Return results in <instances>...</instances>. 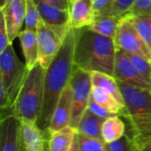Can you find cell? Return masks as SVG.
I'll return each instance as SVG.
<instances>
[{
  "mask_svg": "<svg viewBox=\"0 0 151 151\" xmlns=\"http://www.w3.org/2000/svg\"><path fill=\"white\" fill-rule=\"evenodd\" d=\"M132 136L134 138L146 142L148 144L151 145V134H142V133H133L132 132Z\"/></svg>",
  "mask_w": 151,
  "mask_h": 151,
  "instance_id": "36",
  "label": "cell"
},
{
  "mask_svg": "<svg viewBox=\"0 0 151 151\" xmlns=\"http://www.w3.org/2000/svg\"><path fill=\"white\" fill-rule=\"evenodd\" d=\"M1 13L4 19L9 40L12 43L14 39L19 37L25 23L26 0H10L1 10Z\"/></svg>",
  "mask_w": 151,
  "mask_h": 151,
  "instance_id": "11",
  "label": "cell"
},
{
  "mask_svg": "<svg viewBox=\"0 0 151 151\" xmlns=\"http://www.w3.org/2000/svg\"><path fill=\"white\" fill-rule=\"evenodd\" d=\"M134 141L129 134L111 142L105 143V151H133Z\"/></svg>",
  "mask_w": 151,
  "mask_h": 151,
  "instance_id": "27",
  "label": "cell"
},
{
  "mask_svg": "<svg viewBox=\"0 0 151 151\" xmlns=\"http://www.w3.org/2000/svg\"><path fill=\"white\" fill-rule=\"evenodd\" d=\"M0 151H20L19 121L12 114L1 118Z\"/></svg>",
  "mask_w": 151,
  "mask_h": 151,
  "instance_id": "14",
  "label": "cell"
},
{
  "mask_svg": "<svg viewBox=\"0 0 151 151\" xmlns=\"http://www.w3.org/2000/svg\"><path fill=\"white\" fill-rule=\"evenodd\" d=\"M45 134H47L48 151H70L77 134V130L68 127L59 131H49Z\"/></svg>",
  "mask_w": 151,
  "mask_h": 151,
  "instance_id": "16",
  "label": "cell"
},
{
  "mask_svg": "<svg viewBox=\"0 0 151 151\" xmlns=\"http://www.w3.org/2000/svg\"><path fill=\"white\" fill-rule=\"evenodd\" d=\"M11 43L12 42L9 40L7 29L4 23V19L1 13L0 14V52L4 50V49Z\"/></svg>",
  "mask_w": 151,
  "mask_h": 151,
  "instance_id": "33",
  "label": "cell"
},
{
  "mask_svg": "<svg viewBox=\"0 0 151 151\" xmlns=\"http://www.w3.org/2000/svg\"><path fill=\"white\" fill-rule=\"evenodd\" d=\"M93 0H75L70 4V25L73 29L88 27L94 18Z\"/></svg>",
  "mask_w": 151,
  "mask_h": 151,
  "instance_id": "15",
  "label": "cell"
},
{
  "mask_svg": "<svg viewBox=\"0 0 151 151\" xmlns=\"http://www.w3.org/2000/svg\"><path fill=\"white\" fill-rule=\"evenodd\" d=\"M127 15L132 17L151 16V0H134Z\"/></svg>",
  "mask_w": 151,
  "mask_h": 151,
  "instance_id": "29",
  "label": "cell"
},
{
  "mask_svg": "<svg viewBox=\"0 0 151 151\" xmlns=\"http://www.w3.org/2000/svg\"><path fill=\"white\" fill-rule=\"evenodd\" d=\"M43 3H47L52 5H55L57 7L65 9V10H70V2L69 0H39Z\"/></svg>",
  "mask_w": 151,
  "mask_h": 151,
  "instance_id": "35",
  "label": "cell"
},
{
  "mask_svg": "<svg viewBox=\"0 0 151 151\" xmlns=\"http://www.w3.org/2000/svg\"><path fill=\"white\" fill-rule=\"evenodd\" d=\"M25 64L28 70L38 63V41L36 30L23 29L19 35Z\"/></svg>",
  "mask_w": 151,
  "mask_h": 151,
  "instance_id": "17",
  "label": "cell"
},
{
  "mask_svg": "<svg viewBox=\"0 0 151 151\" xmlns=\"http://www.w3.org/2000/svg\"><path fill=\"white\" fill-rule=\"evenodd\" d=\"M41 20V15L35 0H26V16L24 29L36 30Z\"/></svg>",
  "mask_w": 151,
  "mask_h": 151,
  "instance_id": "23",
  "label": "cell"
},
{
  "mask_svg": "<svg viewBox=\"0 0 151 151\" xmlns=\"http://www.w3.org/2000/svg\"><path fill=\"white\" fill-rule=\"evenodd\" d=\"M46 69L37 63L26 80L12 107V115L19 122L37 123L41 112Z\"/></svg>",
  "mask_w": 151,
  "mask_h": 151,
  "instance_id": "3",
  "label": "cell"
},
{
  "mask_svg": "<svg viewBox=\"0 0 151 151\" xmlns=\"http://www.w3.org/2000/svg\"><path fill=\"white\" fill-rule=\"evenodd\" d=\"M91 98L98 104L100 106L110 111L111 113L119 115L123 107L119 104V102L105 89L100 87H92L91 91Z\"/></svg>",
  "mask_w": 151,
  "mask_h": 151,
  "instance_id": "22",
  "label": "cell"
},
{
  "mask_svg": "<svg viewBox=\"0 0 151 151\" xmlns=\"http://www.w3.org/2000/svg\"><path fill=\"white\" fill-rule=\"evenodd\" d=\"M70 151H80V149H79V142H78V132H77L76 136H75V139H74L73 147H72V149H71Z\"/></svg>",
  "mask_w": 151,
  "mask_h": 151,
  "instance_id": "37",
  "label": "cell"
},
{
  "mask_svg": "<svg viewBox=\"0 0 151 151\" xmlns=\"http://www.w3.org/2000/svg\"><path fill=\"white\" fill-rule=\"evenodd\" d=\"M115 0H93L95 14H109Z\"/></svg>",
  "mask_w": 151,
  "mask_h": 151,
  "instance_id": "31",
  "label": "cell"
},
{
  "mask_svg": "<svg viewBox=\"0 0 151 151\" xmlns=\"http://www.w3.org/2000/svg\"><path fill=\"white\" fill-rule=\"evenodd\" d=\"M133 133L151 134V117L135 120H128Z\"/></svg>",
  "mask_w": 151,
  "mask_h": 151,
  "instance_id": "30",
  "label": "cell"
},
{
  "mask_svg": "<svg viewBox=\"0 0 151 151\" xmlns=\"http://www.w3.org/2000/svg\"><path fill=\"white\" fill-rule=\"evenodd\" d=\"M116 47L114 41L90 30L88 27L76 29L74 65L89 73L114 74Z\"/></svg>",
  "mask_w": 151,
  "mask_h": 151,
  "instance_id": "2",
  "label": "cell"
},
{
  "mask_svg": "<svg viewBox=\"0 0 151 151\" xmlns=\"http://www.w3.org/2000/svg\"><path fill=\"white\" fill-rule=\"evenodd\" d=\"M37 123L19 122V150L46 151V137Z\"/></svg>",
  "mask_w": 151,
  "mask_h": 151,
  "instance_id": "13",
  "label": "cell"
},
{
  "mask_svg": "<svg viewBox=\"0 0 151 151\" xmlns=\"http://www.w3.org/2000/svg\"><path fill=\"white\" fill-rule=\"evenodd\" d=\"M113 41L117 50L142 56L151 62V50L140 35L130 15L120 19Z\"/></svg>",
  "mask_w": 151,
  "mask_h": 151,
  "instance_id": "7",
  "label": "cell"
},
{
  "mask_svg": "<svg viewBox=\"0 0 151 151\" xmlns=\"http://www.w3.org/2000/svg\"><path fill=\"white\" fill-rule=\"evenodd\" d=\"M126 134V125L120 115H114L104 121L102 127L103 140L105 143L119 140Z\"/></svg>",
  "mask_w": 151,
  "mask_h": 151,
  "instance_id": "21",
  "label": "cell"
},
{
  "mask_svg": "<svg viewBox=\"0 0 151 151\" xmlns=\"http://www.w3.org/2000/svg\"><path fill=\"white\" fill-rule=\"evenodd\" d=\"M88 109L92 111L95 115L98 116L99 118H102L104 119H106L110 117H112L116 114H113V113H111L110 111H108L107 110H105L104 108H103L102 106H100L98 104H96L92 98H90V101H89V104H88Z\"/></svg>",
  "mask_w": 151,
  "mask_h": 151,
  "instance_id": "32",
  "label": "cell"
},
{
  "mask_svg": "<svg viewBox=\"0 0 151 151\" xmlns=\"http://www.w3.org/2000/svg\"><path fill=\"white\" fill-rule=\"evenodd\" d=\"M80 151H105V142L102 139L92 138L78 133Z\"/></svg>",
  "mask_w": 151,
  "mask_h": 151,
  "instance_id": "26",
  "label": "cell"
},
{
  "mask_svg": "<svg viewBox=\"0 0 151 151\" xmlns=\"http://www.w3.org/2000/svg\"><path fill=\"white\" fill-rule=\"evenodd\" d=\"M73 112V94L70 85L63 91L53 112L47 132L59 131L70 127ZM46 132V133H47Z\"/></svg>",
  "mask_w": 151,
  "mask_h": 151,
  "instance_id": "12",
  "label": "cell"
},
{
  "mask_svg": "<svg viewBox=\"0 0 151 151\" xmlns=\"http://www.w3.org/2000/svg\"><path fill=\"white\" fill-rule=\"evenodd\" d=\"M127 56L132 62V64L134 65V67L137 69V71L140 73V74L151 84V62L150 60L146 59L145 58L135 55V54H131V53H127Z\"/></svg>",
  "mask_w": 151,
  "mask_h": 151,
  "instance_id": "25",
  "label": "cell"
},
{
  "mask_svg": "<svg viewBox=\"0 0 151 151\" xmlns=\"http://www.w3.org/2000/svg\"><path fill=\"white\" fill-rule=\"evenodd\" d=\"M27 65L22 63L12 43L0 52V90L4 93L12 107L28 73Z\"/></svg>",
  "mask_w": 151,
  "mask_h": 151,
  "instance_id": "4",
  "label": "cell"
},
{
  "mask_svg": "<svg viewBox=\"0 0 151 151\" xmlns=\"http://www.w3.org/2000/svg\"><path fill=\"white\" fill-rule=\"evenodd\" d=\"M91 73V81L92 85L96 87H100L106 91H108L112 96L119 102V104L123 107H125L124 98L121 94V91L119 87L118 81L112 75H109L107 73H99V72H92Z\"/></svg>",
  "mask_w": 151,
  "mask_h": 151,
  "instance_id": "20",
  "label": "cell"
},
{
  "mask_svg": "<svg viewBox=\"0 0 151 151\" xmlns=\"http://www.w3.org/2000/svg\"><path fill=\"white\" fill-rule=\"evenodd\" d=\"M35 1L37 4L41 19L64 41L72 29L70 25V10H65L39 0Z\"/></svg>",
  "mask_w": 151,
  "mask_h": 151,
  "instance_id": "9",
  "label": "cell"
},
{
  "mask_svg": "<svg viewBox=\"0 0 151 151\" xmlns=\"http://www.w3.org/2000/svg\"><path fill=\"white\" fill-rule=\"evenodd\" d=\"M132 137H133V141H134L133 151H151V145L134 138V136H132Z\"/></svg>",
  "mask_w": 151,
  "mask_h": 151,
  "instance_id": "34",
  "label": "cell"
},
{
  "mask_svg": "<svg viewBox=\"0 0 151 151\" xmlns=\"http://www.w3.org/2000/svg\"><path fill=\"white\" fill-rule=\"evenodd\" d=\"M75 37L76 29L72 28L63 41L58 53L45 72L42 103L37 121L38 127L44 133L49 129L55 108L63 91L69 85L75 68Z\"/></svg>",
  "mask_w": 151,
  "mask_h": 151,
  "instance_id": "1",
  "label": "cell"
},
{
  "mask_svg": "<svg viewBox=\"0 0 151 151\" xmlns=\"http://www.w3.org/2000/svg\"><path fill=\"white\" fill-rule=\"evenodd\" d=\"M134 3V0H115L109 14L122 19L129 13Z\"/></svg>",
  "mask_w": 151,
  "mask_h": 151,
  "instance_id": "28",
  "label": "cell"
},
{
  "mask_svg": "<svg viewBox=\"0 0 151 151\" xmlns=\"http://www.w3.org/2000/svg\"><path fill=\"white\" fill-rule=\"evenodd\" d=\"M120 19H121L110 14H97L95 15L92 23L88 27L97 34L113 39L118 30Z\"/></svg>",
  "mask_w": 151,
  "mask_h": 151,
  "instance_id": "18",
  "label": "cell"
},
{
  "mask_svg": "<svg viewBox=\"0 0 151 151\" xmlns=\"http://www.w3.org/2000/svg\"><path fill=\"white\" fill-rule=\"evenodd\" d=\"M104 120L105 119L99 118L88 109L78 125L77 132L88 137L103 140L102 127Z\"/></svg>",
  "mask_w": 151,
  "mask_h": 151,
  "instance_id": "19",
  "label": "cell"
},
{
  "mask_svg": "<svg viewBox=\"0 0 151 151\" xmlns=\"http://www.w3.org/2000/svg\"><path fill=\"white\" fill-rule=\"evenodd\" d=\"M124 98L125 107L120 116L127 120L151 117V89L134 87L118 81Z\"/></svg>",
  "mask_w": 151,
  "mask_h": 151,
  "instance_id": "5",
  "label": "cell"
},
{
  "mask_svg": "<svg viewBox=\"0 0 151 151\" xmlns=\"http://www.w3.org/2000/svg\"><path fill=\"white\" fill-rule=\"evenodd\" d=\"M38 41V63L47 69L58 53L63 40L42 19L36 28Z\"/></svg>",
  "mask_w": 151,
  "mask_h": 151,
  "instance_id": "8",
  "label": "cell"
},
{
  "mask_svg": "<svg viewBox=\"0 0 151 151\" xmlns=\"http://www.w3.org/2000/svg\"><path fill=\"white\" fill-rule=\"evenodd\" d=\"M113 76L118 81H121L134 87L151 89L150 83H149L140 74L127 56L126 52L120 50H118L116 52Z\"/></svg>",
  "mask_w": 151,
  "mask_h": 151,
  "instance_id": "10",
  "label": "cell"
},
{
  "mask_svg": "<svg viewBox=\"0 0 151 151\" xmlns=\"http://www.w3.org/2000/svg\"><path fill=\"white\" fill-rule=\"evenodd\" d=\"M73 94V112L70 127L76 129L88 110L91 98L92 81L91 73L86 70L75 67L69 83Z\"/></svg>",
  "mask_w": 151,
  "mask_h": 151,
  "instance_id": "6",
  "label": "cell"
},
{
  "mask_svg": "<svg viewBox=\"0 0 151 151\" xmlns=\"http://www.w3.org/2000/svg\"><path fill=\"white\" fill-rule=\"evenodd\" d=\"M10 0H0V10H2Z\"/></svg>",
  "mask_w": 151,
  "mask_h": 151,
  "instance_id": "38",
  "label": "cell"
},
{
  "mask_svg": "<svg viewBox=\"0 0 151 151\" xmlns=\"http://www.w3.org/2000/svg\"><path fill=\"white\" fill-rule=\"evenodd\" d=\"M73 1H75V0H69V2H70V4H71V3H73Z\"/></svg>",
  "mask_w": 151,
  "mask_h": 151,
  "instance_id": "39",
  "label": "cell"
},
{
  "mask_svg": "<svg viewBox=\"0 0 151 151\" xmlns=\"http://www.w3.org/2000/svg\"><path fill=\"white\" fill-rule=\"evenodd\" d=\"M132 19L140 35L151 50V16H138Z\"/></svg>",
  "mask_w": 151,
  "mask_h": 151,
  "instance_id": "24",
  "label": "cell"
}]
</instances>
